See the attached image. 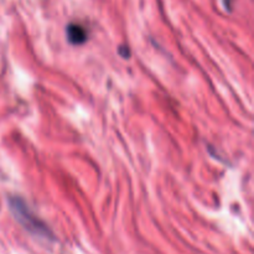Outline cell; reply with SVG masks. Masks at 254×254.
<instances>
[{
	"instance_id": "cell-1",
	"label": "cell",
	"mask_w": 254,
	"mask_h": 254,
	"mask_svg": "<svg viewBox=\"0 0 254 254\" xmlns=\"http://www.w3.org/2000/svg\"><path fill=\"white\" fill-rule=\"evenodd\" d=\"M9 206L17 222L21 226H24V228H26L30 233L42 238L51 237V232L47 228V226L30 210L29 206L21 198H11L9 202Z\"/></svg>"
},
{
	"instance_id": "cell-2",
	"label": "cell",
	"mask_w": 254,
	"mask_h": 254,
	"mask_svg": "<svg viewBox=\"0 0 254 254\" xmlns=\"http://www.w3.org/2000/svg\"><path fill=\"white\" fill-rule=\"evenodd\" d=\"M66 31L67 39L72 45H81L87 41V30L82 25L69 24Z\"/></svg>"
}]
</instances>
